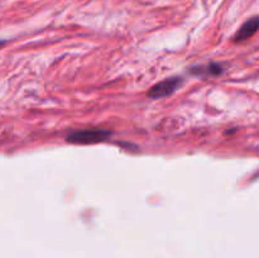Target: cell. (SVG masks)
I'll use <instances>...</instances> for the list:
<instances>
[{"label": "cell", "mask_w": 259, "mask_h": 258, "mask_svg": "<svg viewBox=\"0 0 259 258\" xmlns=\"http://www.w3.org/2000/svg\"><path fill=\"white\" fill-rule=\"evenodd\" d=\"M109 136H110V133L108 131H104V129H82V131H76L68 134L67 142L75 144H94L104 142Z\"/></svg>", "instance_id": "cell-1"}, {"label": "cell", "mask_w": 259, "mask_h": 258, "mask_svg": "<svg viewBox=\"0 0 259 258\" xmlns=\"http://www.w3.org/2000/svg\"><path fill=\"white\" fill-rule=\"evenodd\" d=\"M181 78L180 77H172L167 78V80L162 81V82H158L157 85H154L153 88L149 90L148 95L149 98L152 99H161L164 98V96L171 95L172 93L179 89V86L181 85Z\"/></svg>", "instance_id": "cell-2"}, {"label": "cell", "mask_w": 259, "mask_h": 258, "mask_svg": "<svg viewBox=\"0 0 259 258\" xmlns=\"http://www.w3.org/2000/svg\"><path fill=\"white\" fill-rule=\"evenodd\" d=\"M259 30V17H253L250 19H248L244 24L240 27V29L238 30L237 34H235V40L240 42V40H245L248 38H250L252 35H254Z\"/></svg>", "instance_id": "cell-3"}, {"label": "cell", "mask_w": 259, "mask_h": 258, "mask_svg": "<svg viewBox=\"0 0 259 258\" xmlns=\"http://www.w3.org/2000/svg\"><path fill=\"white\" fill-rule=\"evenodd\" d=\"M0 46H2V42H0Z\"/></svg>", "instance_id": "cell-4"}]
</instances>
